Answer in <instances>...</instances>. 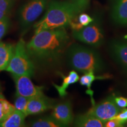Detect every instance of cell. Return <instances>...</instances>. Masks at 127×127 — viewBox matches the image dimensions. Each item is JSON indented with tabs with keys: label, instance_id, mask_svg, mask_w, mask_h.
I'll use <instances>...</instances> for the list:
<instances>
[{
	"label": "cell",
	"instance_id": "1",
	"mask_svg": "<svg viewBox=\"0 0 127 127\" xmlns=\"http://www.w3.org/2000/svg\"><path fill=\"white\" fill-rule=\"evenodd\" d=\"M70 45L65 28L35 31L27 44V50L33 63L41 65L56 63Z\"/></svg>",
	"mask_w": 127,
	"mask_h": 127
},
{
	"label": "cell",
	"instance_id": "2",
	"mask_svg": "<svg viewBox=\"0 0 127 127\" xmlns=\"http://www.w3.org/2000/svg\"><path fill=\"white\" fill-rule=\"evenodd\" d=\"M89 1L90 0L50 1L43 17L34 24L35 31L65 28L87 9Z\"/></svg>",
	"mask_w": 127,
	"mask_h": 127
},
{
	"label": "cell",
	"instance_id": "3",
	"mask_svg": "<svg viewBox=\"0 0 127 127\" xmlns=\"http://www.w3.org/2000/svg\"><path fill=\"white\" fill-rule=\"evenodd\" d=\"M68 64L84 74L99 72L104 69V63L98 52L78 44H70L66 51Z\"/></svg>",
	"mask_w": 127,
	"mask_h": 127
},
{
	"label": "cell",
	"instance_id": "4",
	"mask_svg": "<svg viewBox=\"0 0 127 127\" xmlns=\"http://www.w3.org/2000/svg\"><path fill=\"white\" fill-rule=\"evenodd\" d=\"M34 63L27 50L26 43L21 38L14 47V54L5 71L12 76L26 75L31 77L35 72Z\"/></svg>",
	"mask_w": 127,
	"mask_h": 127
},
{
	"label": "cell",
	"instance_id": "5",
	"mask_svg": "<svg viewBox=\"0 0 127 127\" xmlns=\"http://www.w3.org/2000/svg\"><path fill=\"white\" fill-rule=\"evenodd\" d=\"M48 0H29L18 11V18L22 34L27 32L48 4Z\"/></svg>",
	"mask_w": 127,
	"mask_h": 127
},
{
	"label": "cell",
	"instance_id": "6",
	"mask_svg": "<svg viewBox=\"0 0 127 127\" xmlns=\"http://www.w3.org/2000/svg\"><path fill=\"white\" fill-rule=\"evenodd\" d=\"M74 38L93 47H99L104 43L103 30L99 23L92 22L79 31H73Z\"/></svg>",
	"mask_w": 127,
	"mask_h": 127
},
{
	"label": "cell",
	"instance_id": "7",
	"mask_svg": "<svg viewBox=\"0 0 127 127\" xmlns=\"http://www.w3.org/2000/svg\"><path fill=\"white\" fill-rule=\"evenodd\" d=\"M114 98L115 95L113 94L98 104L93 105L87 113L99 119L105 124L107 121L118 115L122 110L116 104Z\"/></svg>",
	"mask_w": 127,
	"mask_h": 127
},
{
	"label": "cell",
	"instance_id": "8",
	"mask_svg": "<svg viewBox=\"0 0 127 127\" xmlns=\"http://www.w3.org/2000/svg\"><path fill=\"white\" fill-rule=\"evenodd\" d=\"M16 87V93L28 98H32L45 95L43 87L36 86L26 75L12 76Z\"/></svg>",
	"mask_w": 127,
	"mask_h": 127
},
{
	"label": "cell",
	"instance_id": "9",
	"mask_svg": "<svg viewBox=\"0 0 127 127\" xmlns=\"http://www.w3.org/2000/svg\"><path fill=\"white\" fill-rule=\"evenodd\" d=\"M53 118L61 127H66L74 121L72 106L69 101L60 103L54 105L51 114Z\"/></svg>",
	"mask_w": 127,
	"mask_h": 127
},
{
	"label": "cell",
	"instance_id": "10",
	"mask_svg": "<svg viewBox=\"0 0 127 127\" xmlns=\"http://www.w3.org/2000/svg\"><path fill=\"white\" fill-rule=\"evenodd\" d=\"M54 103V100L48 98L45 95L30 98L27 108V116L38 115L53 108Z\"/></svg>",
	"mask_w": 127,
	"mask_h": 127
},
{
	"label": "cell",
	"instance_id": "11",
	"mask_svg": "<svg viewBox=\"0 0 127 127\" xmlns=\"http://www.w3.org/2000/svg\"><path fill=\"white\" fill-rule=\"evenodd\" d=\"M109 52L113 59L127 71V42L113 40L109 44Z\"/></svg>",
	"mask_w": 127,
	"mask_h": 127
},
{
	"label": "cell",
	"instance_id": "12",
	"mask_svg": "<svg viewBox=\"0 0 127 127\" xmlns=\"http://www.w3.org/2000/svg\"><path fill=\"white\" fill-rule=\"evenodd\" d=\"M111 17L118 24L127 25V0H115L111 11Z\"/></svg>",
	"mask_w": 127,
	"mask_h": 127
},
{
	"label": "cell",
	"instance_id": "13",
	"mask_svg": "<svg viewBox=\"0 0 127 127\" xmlns=\"http://www.w3.org/2000/svg\"><path fill=\"white\" fill-rule=\"evenodd\" d=\"M14 47L11 44L0 41V71L6 70L14 54Z\"/></svg>",
	"mask_w": 127,
	"mask_h": 127
},
{
	"label": "cell",
	"instance_id": "14",
	"mask_svg": "<svg viewBox=\"0 0 127 127\" xmlns=\"http://www.w3.org/2000/svg\"><path fill=\"white\" fill-rule=\"evenodd\" d=\"M74 121V125L78 127H104V123L95 118L94 116L87 113L79 115L76 117Z\"/></svg>",
	"mask_w": 127,
	"mask_h": 127
},
{
	"label": "cell",
	"instance_id": "15",
	"mask_svg": "<svg viewBox=\"0 0 127 127\" xmlns=\"http://www.w3.org/2000/svg\"><path fill=\"white\" fill-rule=\"evenodd\" d=\"M26 115L20 111L15 109L6 120L0 123V127H23L25 126Z\"/></svg>",
	"mask_w": 127,
	"mask_h": 127
},
{
	"label": "cell",
	"instance_id": "16",
	"mask_svg": "<svg viewBox=\"0 0 127 127\" xmlns=\"http://www.w3.org/2000/svg\"><path fill=\"white\" fill-rule=\"evenodd\" d=\"M61 76L63 79L62 85L60 86L55 84H54L53 85L58 91L60 96L62 98H64L67 94L66 89L71 84L77 82L79 79V77L75 71H70L67 76H64L63 74H61Z\"/></svg>",
	"mask_w": 127,
	"mask_h": 127
},
{
	"label": "cell",
	"instance_id": "17",
	"mask_svg": "<svg viewBox=\"0 0 127 127\" xmlns=\"http://www.w3.org/2000/svg\"><path fill=\"white\" fill-rule=\"evenodd\" d=\"M105 78H107V77L104 76H99L96 77L94 75V72H89L86 74H84L80 78V84L83 86H86L88 88V90L87 91V93L89 95H90L91 98V101L93 105H94V100L93 99V91H92L91 87L93 82L96 79H104Z\"/></svg>",
	"mask_w": 127,
	"mask_h": 127
},
{
	"label": "cell",
	"instance_id": "18",
	"mask_svg": "<svg viewBox=\"0 0 127 127\" xmlns=\"http://www.w3.org/2000/svg\"><path fill=\"white\" fill-rule=\"evenodd\" d=\"M30 125L32 127H61L59 124L51 116L44 117L42 118L32 120Z\"/></svg>",
	"mask_w": 127,
	"mask_h": 127
},
{
	"label": "cell",
	"instance_id": "19",
	"mask_svg": "<svg viewBox=\"0 0 127 127\" xmlns=\"http://www.w3.org/2000/svg\"><path fill=\"white\" fill-rule=\"evenodd\" d=\"M15 109L14 105L5 99L4 96L0 97V123L6 120Z\"/></svg>",
	"mask_w": 127,
	"mask_h": 127
},
{
	"label": "cell",
	"instance_id": "20",
	"mask_svg": "<svg viewBox=\"0 0 127 127\" xmlns=\"http://www.w3.org/2000/svg\"><path fill=\"white\" fill-rule=\"evenodd\" d=\"M29 98L21 95L15 93V99H14V107L16 110L20 111L26 115L27 117V108Z\"/></svg>",
	"mask_w": 127,
	"mask_h": 127
},
{
	"label": "cell",
	"instance_id": "21",
	"mask_svg": "<svg viewBox=\"0 0 127 127\" xmlns=\"http://www.w3.org/2000/svg\"><path fill=\"white\" fill-rule=\"evenodd\" d=\"M14 3V0H0V20L8 16Z\"/></svg>",
	"mask_w": 127,
	"mask_h": 127
},
{
	"label": "cell",
	"instance_id": "22",
	"mask_svg": "<svg viewBox=\"0 0 127 127\" xmlns=\"http://www.w3.org/2000/svg\"><path fill=\"white\" fill-rule=\"evenodd\" d=\"M9 25V20L8 16L0 20V41H1V39L8 31Z\"/></svg>",
	"mask_w": 127,
	"mask_h": 127
},
{
	"label": "cell",
	"instance_id": "23",
	"mask_svg": "<svg viewBox=\"0 0 127 127\" xmlns=\"http://www.w3.org/2000/svg\"><path fill=\"white\" fill-rule=\"evenodd\" d=\"M117 119L123 126L127 123V109H123L118 115L113 117Z\"/></svg>",
	"mask_w": 127,
	"mask_h": 127
},
{
	"label": "cell",
	"instance_id": "24",
	"mask_svg": "<svg viewBox=\"0 0 127 127\" xmlns=\"http://www.w3.org/2000/svg\"><path fill=\"white\" fill-rule=\"evenodd\" d=\"M105 127H123V125L121 124L120 122L117 119L111 118V120L107 121L104 124Z\"/></svg>",
	"mask_w": 127,
	"mask_h": 127
},
{
	"label": "cell",
	"instance_id": "25",
	"mask_svg": "<svg viewBox=\"0 0 127 127\" xmlns=\"http://www.w3.org/2000/svg\"><path fill=\"white\" fill-rule=\"evenodd\" d=\"M115 101L117 105L120 108H125L127 107V98L122 96H115Z\"/></svg>",
	"mask_w": 127,
	"mask_h": 127
},
{
	"label": "cell",
	"instance_id": "26",
	"mask_svg": "<svg viewBox=\"0 0 127 127\" xmlns=\"http://www.w3.org/2000/svg\"><path fill=\"white\" fill-rule=\"evenodd\" d=\"M2 96H4V95L2 94V88H1V84H0V97H2Z\"/></svg>",
	"mask_w": 127,
	"mask_h": 127
},
{
	"label": "cell",
	"instance_id": "27",
	"mask_svg": "<svg viewBox=\"0 0 127 127\" xmlns=\"http://www.w3.org/2000/svg\"><path fill=\"white\" fill-rule=\"evenodd\" d=\"M124 39H125V41H127V35H126L124 36Z\"/></svg>",
	"mask_w": 127,
	"mask_h": 127
}]
</instances>
